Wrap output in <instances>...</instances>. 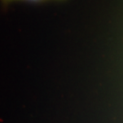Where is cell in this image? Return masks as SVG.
Segmentation results:
<instances>
[{"label":"cell","mask_w":123,"mask_h":123,"mask_svg":"<svg viewBox=\"0 0 123 123\" xmlns=\"http://www.w3.org/2000/svg\"><path fill=\"white\" fill-rule=\"evenodd\" d=\"M28 1H40V0H28Z\"/></svg>","instance_id":"obj_1"}]
</instances>
